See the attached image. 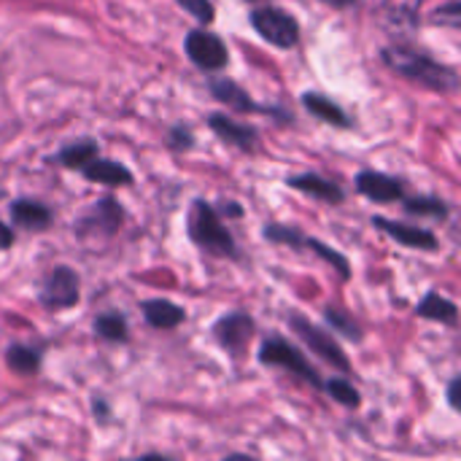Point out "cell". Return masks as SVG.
Wrapping results in <instances>:
<instances>
[{
	"instance_id": "1",
	"label": "cell",
	"mask_w": 461,
	"mask_h": 461,
	"mask_svg": "<svg viewBox=\"0 0 461 461\" xmlns=\"http://www.w3.org/2000/svg\"><path fill=\"white\" fill-rule=\"evenodd\" d=\"M381 59L392 73H397V76H402V78H408V81H413V84H419L424 89H432V92H440V95H451V92L459 89L456 68L429 57L427 51H421L416 46L392 43V46H386L381 51Z\"/></svg>"
},
{
	"instance_id": "2",
	"label": "cell",
	"mask_w": 461,
	"mask_h": 461,
	"mask_svg": "<svg viewBox=\"0 0 461 461\" xmlns=\"http://www.w3.org/2000/svg\"><path fill=\"white\" fill-rule=\"evenodd\" d=\"M186 221H189L186 224L189 238L203 254L219 257V259H238L240 257L238 243H235L232 232L227 230V221H221V216L216 213V208L208 200L194 197Z\"/></svg>"
},
{
	"instance_id": "3",
	"label": "cell",
	"mask_w": 461,
	"mask_h": 461,
	"mask_svg": "<svg viewBox=\"0 0 461 461\" xmlns=\"http://www.w3.org/2000/svg\"><path fill=\"white\" fill-rule=\"evenodd\" d=\"M249 22L265 43H270L281 51H289L300 43V22L294 14L284 11L281 5L257 3L249 11Z\"/></svg>"
},
{
	"instance_id": "4",
	"label": "cell",
	"mask_w": 461,
	"mask_h": 461,
	"mask_svg": "<svg viewBox=\"0 0 461 461\" xmlns=\"http://www.w3.org/2000/svg\"><path fill=\"white\" fill-rule=\"evenodd\" d=\"M289 330L308 346V351L311 354H316L321 362H327V365H332L335 370H340L343 375H351L354 373V365L348 362V357H346V351H343V346L335 340V335L332 332H327V330H321L319 324H313L308 316H303L300 311H292L289 313Z\"/></svg>"
},
{
	"instance_id": "5",
	"label": "cell",
	"mask_w": 461,
	"mask_h": 461,
	"mask_svg": "<svg viewBox=\"0 0 461 461\" xmlns=\"http://www.w3.org/2000/svg\"><path fill=\"white\" fill-rule=\"evenodd\" d=\"M257 357H259V365H265V367H281V370H286L289 375L303 378V381L311 384L313 389H321V384H324V378H321L319 370L308 362V357H305L294 343H289L286 338H278V335L265 338Z\"/></svg>"
},
{
	"instance_id": "6",
	"label": "cell",
	"mask_w": 461,
	"mask_h": 461,
	"mask_svg": "<svg viewBox=\"0 0 461 461\" xmlns=\"http://www.w3.org/2000/svg\"><path fill=\"white\" fill-rule=\"evenodd\" d=\"M38 303L49 313H62L70 311L81 303V278L70 265H57L46 273L41 289H38Z\"/></svg>"
},
{
	"instance_id": "7",
	"label": "cell",
	"mask_w": 461,
	"mask_h": 461,
	"mask_svg": "<svg viewBox=\"0 0 461 461\" xmlns=\"http://www.w3.org/2000/svg\"><path fill=\"white\" fill-rule=\"evenodd\" d=\"M208 89H211L213 100L224 103V108H230L232 113H240V116L267 113V116H276L278 122H294L292 111H284V108H273V105L257 103V100L249 95V89H243V86H240L238 81H232L230 76H211Z\"/></svg>"
},
{
	"instance_id": "8",
	"label": "cell",
	"mask_w": 461,
	"mask_h": 461,
	"mask_svg": "<svg viewBox=\"0 0 461 461\" xmlns=\"http://www.w3.org/2000/svg\"><path fill=\"white\" fill-rule=\"evenodd\" d=\"M184 51L189 62L203 73H219L230 62V49L221 35L211 32L208 27H194L184 35Z\"/></svg>"
},
{
	"instance_id": "9",
	"label": "cell",
	"mask_w": 461,
	"mask_h": 461,
	"mask_svg": "<svg viewBox=\"0 0 461 461\" xmlns=\"http://www.w3.org/2000/svg\"><path fill=\"white\" fill-rule=\"evenodd\" d=\"M124 219H127V211L122 208V203L116 197L105 194V197H100L95 203V208L86 216L78 219L76 238L84 240V243H89V240H108V238H113L122 230Z\"/></svg>"
},
{
	"instance_id": "10",
	"label": "cell",
	"mask_w": 461,
	"mask_h": 461,
	"mask_svg": "<svg viewBox=\"0 0 461 461\" xmlns=\"http://www.w3.org/2000/svg\"><path fill=\"white\" fill-rule=\"evenodd\" d=\"M211 332H213L216 343L232 359H243L257 335V321L249 311H232V313H224L221 319H216Z\"/></svg>"
},
{
	"instance_id": "11",
	"label": "cell",
	"mask_w": 461,
	"mask_h": 461,
	"mask_svg": "<svg viewBox=\"0 0 461 461\" xmlns=\"http://www.w3.org/2000/svg\"><path fill=\"white\" fill-rule=\"evenodd\" d=\"M370 224L375 230H381L386 238L405 246V249H413V251H438L440 249L438 235L432 230L419 227V224H405V221H394V219H386V216H373Z\"/></svg>"
},
{
	"instance_id": "12",
	"label": "cell",
	"mask_w": 461,
	"mask_h": 461,
	"mask_svg": "<svg viewBox=\"0 0 461 461\" xmlns=\"http://www.w3.org/2000/svg\"><path fill=\"white\" fill-rule=\"evenodd\" d=\"M354 186L362 197L378 203V205H392L405 197V181L381 170H362L354 178Z\"/></svg>"
},
{
	"instance_id": "13",
	"label": "cell",
	"mask_w": 461,
	"mask_h": 461,
	"mask_svg": "<svg viewBox=\"0 0 461 461\" xmlns=\"http://www.w3.org/2000/svg\"><path fill=\"white\" fill-rule=\"evenodd\" d=\"M208 127L216 132V138L238 151H246V154H254L257 151V143H259V132L257 127L246 124V122H238L232 119L230 113H208Z\"/></svg>"
},
{
	"instance_id": "14",
	"label": "cell",
	"mask_w": 461,
	"mask_h": 461,
	"mask_svg": "<svg viewBox=\"0 0 461 461\" xmlns=\"http://www.w3.org/2000/svg\"><path fill=\"white\" fill-rule=\"evenodd\" d=\"M286 186L300 192V194H308L313 200H321L327 205H340L346 203V189L340 184H335L332 178H324L319 173H297V176H289L286 178Z\"/></svg>"
},
{
	"instance_id": "15",
	"label": "cell",
	"mask_w": 461,
	"mask_h": 461,
	"mask_svg": "<svg viewBox=\"0 0 461 461\" xmlns=\"http://www.w3.org/2000/svg\"><path fill=\"white\" fill-rule=\"evenodd\" d=\"M8 216L14 227H22L27 232H46L54 221V213L49 205H43L41 200L32 197H16L8 205Z\"/></svg>"
},
{
	"instance_id": "16",
	"label": "cell",
	"mask_w": 461,
	"mask_h": 461,
	"mask_svg": "<svg viewBox=\"0 0 461 461\" xmlns=\"http://www.w3.org/2000/svg\"><path fill=\"white\" fill-rule=\"evenodd\" d=\"M300 103H303V108H305L311 116H316L319 122H324V124H330V127H338V130H351V127H354V119L346 113V108H343L340 103H335L332 97L321 95V92L308 89V92L300 95Z\"/></svg>"
},
{
	"instance_id": "17",
	"label": "cell",
	"mask_w": 461,
	"mask_h": 461,
	"mask_svg": "<svg viewBox=\"0 0 461 461\" xmlns=\"http://www.w3.org/2000/svg\"><path fill=\"white\" fill-rule=\"evenodd\" d=\"M84 181L89 184H103V186H130L132 184V173L127 165L116 162V159H100V157H92L81 170Z\"/></svg>"
},
{
	"instance_id": "18",
	"label": "cell",
	"mask_w": 461,
	"mask_h": 461,
	"mask_svg": "<svg viewBox=\"0 0 461 461\" xmlns=\"http://www.w3.org/2000/svg\"><path fill=\"white\" fill-rule=\"evenodd\" d=\"M143 311V319L151 330H162V332H170L176 327H181L186 321V311L181 305H176L173 300H165V297H154V300H146L140 305Z\"/></svg>"
},
{
	"instance_id": "19",
	"label": "cell",
	"mask_w": 461,
	"mask_h": 461,
	"mask_svg": "<svg viewBox=\"0 0 461 461\" xmlns=\"http://www.w3.org/2000/svg\"><path fill=\"white\" fill-rule=\"evenodd\" d=\"M416 316L427 319V321H438L446 327H456L459 324V308L454 300L443 297L440 292H427L421 297V303L416 305Z\"/></svg>"
},
{
	"instance_id": "20",
	"label": "cell",
	"mask_w": 461,
	"mask_h": 461,
	"mask_svg": "<svg viewBox=\"0 0 461 461\" xmlns=\"http://www.w3.org/2000/svg\"><path fill=\"white\" fill-rule=\"evenodd\" d=\"M100 154V146H97V140L95 138H78V140H70V143H65L54 157H51V162L54 165H59V167H65V170H81L92 157H97Z\"/></svg>"
},
{
	"instance_id": "21",
	"label": "cell",
	"mask_w": 461,
	"mask_h": 461,
	"mask_svg": "<svg viewBox=\"0 0 461 461\" xmlns=\"http://www.w3.org/2000/svg\"><path fill=\"white\" fill-rule=\"evenodd\" d=\"M5 365L11 373H16L22 378H32V375H38V370L43 365V354H41V348L27 346V343H11L5 348Z\"/></svg>"
},
{
	"instance_id": "22",
	"label": "cell",
	"mask_w": 461,
	"mask_h": 461,
	"mask_svg": "<svg viewBox=\"0 0 461 461\" xmlns=\"http://www.w3.org/2000/svg\"><path fill=\"white\" fill-rule=\"evenodd\" d=\"M402 203V211L411 213V216H419V219H435V221H446L451 216V208L443 197L438 194H408L400 200Z\"/></svg>"
},
{
	"instance_id": "23",
	"label": "cell",
	"mask_w": 461,
	"mask_h": 461,
	"mask_svg": "<svg viewBox=\"0 0 461 461\" xmlns=\"http://www.w3.org/2000/svg\"><path fill=\"white\" fill-rule=\"evenodd\" d=\"M95 338L105 340V343H127L130 340V321L122 311H105L95 316L92 324Z\"/></svg>"
},
{
	"instance_id": "24",
	"label": "cell",
	"mask_w": 461,
	"mask_h": 461,
	"mask_svg": "<svg viewBox=\"0 0 461 461\" xmlns=\"http://www.w3.org/2000/svg\"><path fill=\"white\" fill-rule=\"evenodd\" d=\"M419 3L421 0H384V19L389 27L397 30H416L419 27Z\"/></svg>"
},
{
	"instance_id": "25",
	"label": "cell",
	"mask_w": 461,
	"mask_h": 461,
	"mask_svg": "<svg viewBox=\"0 0 461 461\" xmlns=\"http://www.w3.org/2000/svg\"><path fill=\"white\" fill-rule=\"evenodd\" d=\"M300 251H311V254H316L319 259H324L343 281H348L351 278V262H348V257L346 254H340V251H335L332 246H327L324 240H319V238H311V235H305L303 238V249Z\"/></svg>"
},
{
	"instance_id": "26",
	"label": "cell",
	"mask_w": 461,
	"mask_h": 461,
	"mask_svg": "<svg viewBox=\"0 0 461 461\" xmlns=\"http://www.w3.org/2000/svg\"><path fill=\"white\" fill-rule=\"evenodd\" d=\"M324 321L332 332L343 335L346 340H354V343H362L365 340V332L362 327L354 321V316H348L343 308H335V305H327L324 308Z\"/></svg>"
},
{
	"instance_id": "27",
	"label": "cell",
	"mask_w": 461,
	"mask_h": 461,
	"mask_svg": "<svg viewBox=\"0 0 461 461\" xmlns=\"http://www.w3.org/2000/svg\"><path fill=\"white\" fill-rule=\"evenodd\" d=\"M321 389L338 402V405H343V408H351V411H357L359 405H362V394H359V389L351 384V381H346V378H330V381H324L321 384Z\"/></svg>"
},
{
	"instance_id": "28",
	"label": "cell",
	"mask_w": 461,
	"mask_h": 461,
	"mask_svg": "<svg viewBox=\"0 0 461 461\" xmlns=\"http://www.w3.org/2000/svg\"><path fill=\"white\" fill-rule=\"evenodd\" d=\"M270 243H278V246H289V249H294V251H300L303 249V238H305V232L300 230V227H292V224H281V221H276V224H267L265 227V232H262Z\"/></svg>"
},
{
	"instance_id": "29",
	"label": "cell",
	"mask_w": 461,
	"mask_h": 461,
	"mask_svg": "<svg viewBox=\"0 0 461 461\" xmlns=\"http://www.w3.org/2000/svg\"><path fill=\"white\" fill-rule=\"evenodd\" d=\"M197 24H203V27H208V24H213V19H216V8H213V0H176Z\"/></svg>"
},
{
	"instance_id": "30",
	"label": "cell",
	"mask_w": 461,
	"mask_h": 461,
	"mask_svg": "<svg viewBox=\"0 0 461 461\" xmlns=\"http://www.w3.org/2000/svg\"><path fill=\"white\" fill-rule=\"evenodd\" d=\"M165 143H167V149H170V151L184 154V151H192V149L197 146V138H194V132H192L186 124H176V127H170V132H167Z\"/></svg>"
},
{
	"instance_id": "31",
	"label": "cell",
	"mask_w": 461,
	"mask_h": 461,
	"mask_svg": "<svg viewBox=\"0 0 461 461\" xmlns=\"http://www.w3.org/2000/svg\"><path fill=\"white\" fill-rule=\"evenodd\" d=\"M432 22H438V24H448L451 30H459V24H461V3L459 0H451V3H446L440 11H435Z\"/></svg>"
},
{
	"instance_id": "32",
	"label": "cell",
	"mask_w": 461,
	"mask_h": 461,
	"mask_svg": "<svg viewBox=\"0 0 461 461\" xmlns=\"http://www.w3.org/2000/svg\"><path fill=\"white\" fill-rule=\"evenodd\" d=\"M216 213L224 216V221H227V219H240V216H243V205H238V203H232V200H219Z\"/></svg>"
},
{
	"instance_id": "33",
	"label": "cell",
	"mask_w": 461,
	"mask_h": 461,
	"mask_svg": "<svg viewBox=\"0 0 461 461\" xmlns=\"http://www.w3.org/2000/svg\"><path fill=\"white\" fill-rule=\"evenodd\" d=\"M92 413H95V419H97V424H100V427H105V424L111 421V408H108V402H105L103 397H95V402H92Z\"/></svg>"
},
{
	"instance_id": "34",
	"label": "cell",
	"mask_w": 461,
	"mask_h": 461,
	"mask_svg": "<svg viewBox=\"0 0 461 461\" xmlns=\"http://www.w3.org/2000/svg\"><path fill=\"white\" fill-rule=\"evenodd\" d=\"M459 392H461V375H454L448 381V392H446V400H448V408L451 411H459Z\"/></svg>"
},
{
	"instance_id": "35",
	"label": "cell",
	"mask_w": 461,
	"mask_h": 461,
	"mask_svg": "<svg viewBox=\"0 0 461 461\" xmlns=\"http://www.w3.org/2000/svg\"><path fill=\"white\" fill-rule=\"evenodd\" d=\"M14 240H16V235H14V227L0 221V251H8V249L14 246Z\"/></svg>"
},
{
	"instance_id": "36",
	"label": "cell",
	"mask_w": 461,
	"mask_h": 461,
	"mask_svg": "<svg viewBox=\"0 0 461 461\" xmlns=\"http://www.w3.org/2000/svg\"><path fill=\"white\" fill-rule=\"evenodd\" d=\"M321 3H327L330 8H340V11H343V8H351V5H357L359 0H321Z\"/></svg>"
},
{
	"instance_id": "37",
	"label": "cell",
	"mask_w": 461,
	"mask_h": 461,
	"mask_svg": "<svg viewBox=\"0 0 461 461\" xmlns=\"http://www.w3.org/2000/svg\"><path fill=\"white\" fill-rule=\"evenodd\" d=\"M246 3H254L257 5V3H267V0H246Z\"/></svg>"
},
{
	"instance_id": "38",
	"label": "cell",
	"mask_w": 461,
	"mask_h": 461,
	"mask_svg": "<svg viewBox=\"0 0 461 461\" xmlns=\"http://www.w3.org/2000/svg\"><path fill=\"white\" fill-rule=\"evenodd\" d=\"M0 197H3V192H0Z\"/></svg>"
}]
</instances>
